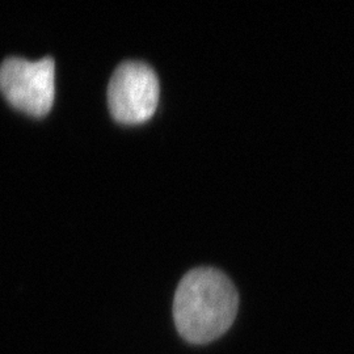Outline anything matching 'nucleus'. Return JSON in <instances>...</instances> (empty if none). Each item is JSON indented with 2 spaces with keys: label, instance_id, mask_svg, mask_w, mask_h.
I'll return each instance as SVG.
<instances>
[{
  "label": "nucleus",
  "instance_id": "nucleus-1",
  "mask_svg": "<svg viewBox=\"0 0 354 354\" xmlns=\"http://www.w3.org/2000/svg\"><path fill=\"white\" fill-rule=\"evenodd\" d=\"M239 308V295L232 281L212 266L189 270L177 286L174 320L185 342L203 345L223 336Z\"/></svg>",
  "mask_w": 354,
  "mask_h": 354
},
{
  "label": "nucleus",
  "instance_id": "nucleus-2",
  "mask_svg": "<svg viewBox=\"0 0 354 354\" xmlns=\"http://www.w3.org/2000/svg\"><path fill=\"white\" fill-rule=\"evenodd\" d=\"M0 91L11 105L26 113H48L55 95L54 59L51 57L38 61L7 58L0 66Z\"/></svg>",
  "mask_w": 354,
  "mask_h": 354
},
{
  "label": "nucleus",
  "instance_id": "nucleus-3",
  "mask_svg": "<svg viewBox=\"0 0 354 354\" xmlns=\"http://www.w3.org/2000/svg\"><path fill=\"white\" fill-rule=\"evenodd\" d=\"M159 93V79L151 66L130 59L115 67L108 86V104L120 122L140 124L155 112Z\"/></svg>",
  "mask_w": 354,
  "mask_h": 354
}]
</instances>
